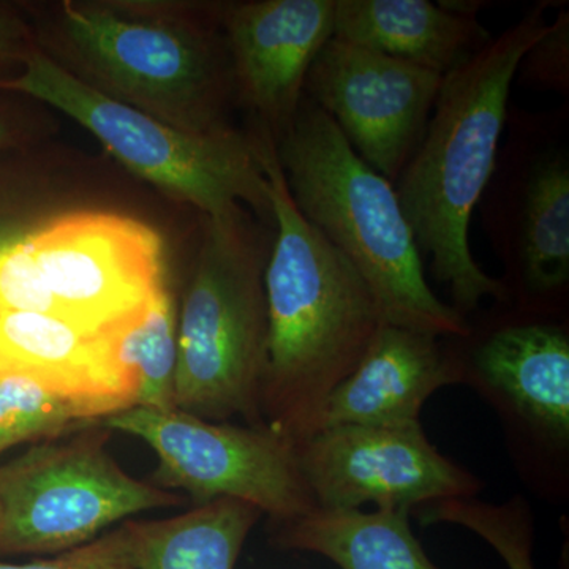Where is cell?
Here are the masks:
<instances>
[{"label":"cell","instance_id":"6da1fadb","mask_svg":"<svg viewBox=\"0 0 569 569\" xmlns=\"http://www.w3.org/2000/svg\"><path fill=\"white\" fill-rule=\"evenodd\" d=\"M276 224L264 269L268 356L261 406L269 429L301 447L326 403L381 328L372 293L350 261L296 208L268 130L252 134Z\"/></svg>","mask_w":569,"mask_h":569},{"label":"cell","instance_id":"7a4b0ae2","mask_svg":"<svg viewBox=\"0 0 569 569\" xmlns=\"http://www.w3.org/2000/svg\"><path fill=\"white\" fill-rule=\"evenodd\" d=\"M538 3L518 24L490 40L441 80L436 112L395 187L419 252L459 307L473 309L503 287L475 261L468 227L492 176L520 63L549 24Z\"/></svg>","mask_w":569,"mask_h":569},{"label":"cell","instance_id":"3957f363","mask_svg":"<svg viewBox=\"0 0 569 569\" xmlns=\"http://www.w3.org/2000/svg\"><path fill=\"white\" fill-rule=\"evenodd\" d=\"M274 148L296 208L358 271L385 325L467 335L462 316L427 283L395 183L355 152L321 108L305 96Z\"/></svg>","mask_w":569,"mask_h":569},{"label":"cell","instance_id":"277c9868","mask_svg":"<svg viewBox=\"0 0 569 569\" xmlns=\"http://www.w3.org/2000/svg\"><path fill=\"white\" fill-rule=\"evenodd\" d=\"M56 29L66 69L97 92L187 132L231 129L227 44L197 21L168 7L69 0Z\"/></svg>","mask_w":569,"mask_h":569},{"label":"cell","instance_id":"5b68a950","mask_svg":"<svg viewBox=\"0 0 569 569\" xmlns=\"http://www.w3.org/2000/svg\"><path fill=\"white\" fill-rule=\"evenodd\" d=\"M269 252L244 209L204 219L178 312V410L206 421L257 417L268 356Z\"/></svg>","mask_w":569,"mask_h":569},{"label":"cell","instance_id":"8992f818","mask_svg":"<svg viewBox=\"0 0 569 569\" xmlns=\"http://www.w3.org/2000/svg\"><path fill=\"white\" fill-rule=\"evenodd\" d=\"M0 88L69 116L130 173L193 206L204 219H227L246 204L272 220L268 179L252 134L233 127L216 133L178 129L97 92L39 51L26 56L21 73Z\"/></svg>","mask_w":569,"mask_h":569},{"label":"cell","instance_id":"52a82bcc","mask_svg":"<svg viewBox=\"0 0 569 569\" xmlns=\"http://www.w3.org/2000/svg\"><path fill=\"white\" fill-rule=\"evenodd\" d=\"M36 309L111 337L167 287L163 242L148 224L111 212H71L11 236Z\"/></svg>","mask_w":569,"mask_h":569},{"label":"cell","instance_id":"ba28073f","mask_svg":"<svg viewBox=\"0 0 569 569\" xmlns=\"http://www.w3.org/2000/svg\"><path fill=\"white\" fill-rule=\"evenodd\" d=\"M104 440L89 427L0 466V553H61L137 512L182 503L129 477Z\"/></svg>","mask_w":569,"mask_h":569},{"label":"cell","instance_id":"9c48e42d","mask_svg":"<svg viewBox=\"0 0 569 569\" xmlns=\"http://www.w3.org/2000/svg\"><path fill=\"white\" fill-rule=\"evenodd\" d=\"M104 426L144 440L159 458L153 481L186 490L200 505L244 501L277 522L317 507L298 448L269 427L213 425L186 411L130 407Z\"/></svg>","mask_w":569,"mask_h":569},{"label":"cell","instance_id":"30bf717a","mask_svg":"<svg viewBox=\"0 0 569 569\" xmlns=\"http://www.w3.org/2000/svg\"><path fill=\"white\" fill-rule=\"evenodd\" d=\"M441 80L436 71L331 39L310 66L305 96L373 171L396 183L425 138Z\"/></svg>","mask_w":569,"mask_h":569},{"label":"cell","instance_id":"8fae6325","mask_svg":"<svg viewBox=\"0 0 569 569\" xmlns=\"http://www.w3.org/2000/svg\"><path fill=\"white\" fill-rule=\"evenodd\" d=\"M299 463L318 508L410 509L467 498L477 479L441 456L421 425L335 426L298 448Z\"/></svg>","mask_w":569,"mask_h":569},{"label":"cell","instance_id":"7c38bea8","mask_svg":"<svg viewBox=\"0 0 569 569\" xmlns=\"http://www.w3.org/2000/svg\"><path fill=\"white\" fill-rule=\"evenodd\" d=\"M336 0H254L220 9L234 89L277 141L293 123L305 82L332 39Z\"/></svg>","mask_w":569,"mask_h":569},{"label":"cell","instance_id":"4fadbf2b","mask_svg":"<svg viewBox=\"0 0 569 569\" xmlns=\"http://www.w3.org/2000/svg\"><path fill=\"white\" fill-rule=\"evenodd\" d=\"M455 377L437 336L381 325L365 358L329 397L321 429L417 422L426 400Z\"/></svg>","mask_w":569,"mask_h":569},{"label":"cell","instance_id":"5bb4252c","mask_svg":"<svg viewBox=\"0 0 569 569\" xmlns=\"http://www.w3.org/2000/svg\"><path fill=\"white\" fill-rule=\"evenodd\" d=\"M0 373L123 410L137 403V388L119 365L111 337L89 335L44 313L0 309Z\"/></svg>","mask_w":569,"mask_h":569},{"label":"cell","instance_id":"9a60e30c","mask_svg":"<svg viewBox=\"0 0 569 569\" xmlns=\"http://www.w3.org/2000/svg\"><path fill=\"white\" fill-rule=\"evenodd\" d=\"M332 39L449 73L489 43L475 14L429 0H336Z\"/></svg>","mask_w":569,"mask_h":569},{"label":"cell","instance_id":"2e32d148","mask_svg":"<svg viewBox=\"0 0 569 569\" xmlns=\"http://www.w3.org/2000/svg\"><path fill=\"white\" fill-rule=\"evenodd\" d=\"M410 509L313 508L279 523L274 542L318 553L340 569H440L430 561L408 523Z\"/></svg>","mask_w":569,"mask_h":569},{"label":"cell","instance_id":"e0dca14e","mask_svg":"<svg viewBox=\"0 0 569 569\" xmlns=\"http://www.w3.org/2000/svg\"><path fill=\"white\" fill-rule=\"evenodd\" d=\"M478 366L523 415L559 437L569 432V340L550 325L511 326L478 351Z\"/></svg>","mask_w":569,"mask_h":569},{"label":"cell","instance_id":"ac0fdd59","mask_svg":"<svg viewBox=\"0 0 569 569\" xmlns=\"http://www.w3.org/2000/svg\"><path fill=\"white\" fill-rule=\"evenodd\" d=\"M260 515L244 501L219 498L178 518L134 522L137 569H234Z\"/></svg>","mask_w":569,"mask_h":569},{"label":"cell","instance_id":"d6986e66","mask_svg":"<svg viewBox=\"0 0 569 569\" xmlns=\"http://www.w3.org/2000/svg\"><path fill=\"white\" fill-rule=\"evenodd\" d=\"M522 261L535 290L561 287L569 276V170L565 160H545L523 206Z\"/></svg>","mask_w":569,"mask_h":569},{"label":"cell","instance_id":"ffe728a7","mask_svg":"<svg viewBox=\"0 0 569 569\" xmlns=\"http://www.w3.org/2000/svg\"><path fill=\"white\" fill-rule=\"evenodd\" d=\"M111 342L119 365L137 388L134 406L176 410L178 310L168 284L140 316L111 336Z\"/></svg>","mask_w":569,"mask_h":569},{"label":"cell","instance_id":"44dd1931","mask_svg":"<svg viewBox=\"0 0 569 569\" xmlns=\"http://www.w3.org/2000/svg\"><path fill=\"white\" fill-rule=\"evenodd\" d=\"M123 408L59 395L31 378L0 373V455L14 445L81 432Z\"/></svg>","mask_w":569,"mask_h":569},{"label":"cell","instance_id":"7402d4cb","mask_svg":"<svg viewBox=\"0 0 569 569\" xmlns=\"http://www.w3.org/2000/svg\"><path fill=\"white\" fill-rule=\"evenodd\" d=\"M421 515L425 523L449 522L473 531L497 550L508 569H537L531 557L533 531L520 501L497 507L471 497L448 498L429 503Z\"/></svg>","mask_w":569,"mask_h":569},{"label":"cell","instance_id":"603a6c76","mask_svg":"<svg viewBox=\"0 0 569 569\" xmlns=\"http://www.w3.org/2000/svg\"><path fill=\"white\" fill-rule=\"evenodd\" d=\"M0 569H137V530L134 522L122 523L119 529L86 545L56 553L52 559L7 563Z\"/></svg>","mask_w":569,"mask_h":569},{"label":"cell","instance_id":"cb8c5ba5","mask_svg":"<svg viewBox=\"0 0 569 569\" xmlns=\"http://www.w3.org/2000/svg\"><path fill=\"white\" fill-rule=\"evenodd\" d=\"M569 17L561 11L557 21L548 26L541 37L527 52L519 69L527 70V77L537 84L563 89L569 74Z\"/></svg>","mask_w":569,"mask_h":569},{"label":"cell","instance_id":"d4e9b609","mask_svg":"<svg viewBox=\"0 0 569 569\" xmlns=\"http://www.w3.org/2000/svg\"><path fill=\"white\" fill-rule=\"evenodd\" d=\"M24 39V28L20 20L0 10V59L10 58Z\"/></svg>","mask_w":569,"mask_h":569},{"label":"cell","instance_id":"484cf974","mask_svg":"<svg viewBox=\"0 0 569 569\" xmlns=\"http://www.w3.org/2000/svg\"><path fill=\"white\" fill-rule=\"evenodd\" d=\"M7 140V129L6 126H3V122L0 121V146L3 144Z\"/></svg>","mask_w":569,"mask_h":569}]
</instances>
